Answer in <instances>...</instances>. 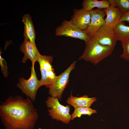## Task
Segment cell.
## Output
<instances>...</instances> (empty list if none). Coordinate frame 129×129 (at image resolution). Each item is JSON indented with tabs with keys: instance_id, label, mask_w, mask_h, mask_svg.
<instances>
[{
	"instance_id": "obj_1",
	"label": "cell",
	"mask_w": 129,
	"mask_h": 129,
	"mask_svg": "<svg viewBox=\"0 0 129 129\" xmlns=\"http://www.w3.org/2000/svg\"><path fill=\"white\" fill-rule=\"evenodd\" d=\"M0 117L5 129H33L38 115L29 98L10 96L0 104Z\"/></svg>"
},
{
	"instance_id": "obj_2",
	"label": "cell",
	"mask_w": 129,
	"mask_h": 129,
	"mask_svg": "<svg viewBox=\"0 0 129 129\" xmlns=\"http://www.w3.org/2000/svg\"><path fill=\"white\" fill-rule=\"evenodd\" d=\"M86 47L82 55L79 58L96 65L111 55L114 48L103 45L93 37L85 42Z\"/></svg>"
},
{
	"instance_id": "obj_3",
	"label": "cell",
	"mask_w": 129,
	"mask_h": 129,
	"mask_svg": "<svg viewBox=\"0 0 129 129\" xmlns=\"http://www.w3.org/2000/svg\"><path fill=\"white\" fill-rule=\"evenodd\" d=\"M56 97L49 96L45 101L49 115L54 119L68 124L71 120L69 113L70 108L69 105L64 106L59 103Z\"/></svg>"
},
{
	"instance_id": "obj_4",
	"label": "cell",
	"mask_w": 129,
	"mask_h": 129,
	"mask_svg": "<svg viewBox=\"0 0 129 129\" xmlns=\"http://www.w3.org/2000/svg\"><path fill=\"white\" fill-rule=\"evenodd\" d=\"M31 68V73L30 77L28 79H25L23 78H20L16 85L23 93L34 102L36 99L37 91L41 86L39 80L37 77L34 65H32Z\"/></svg>"
},
{
	"instance_id": "obj_5",
	"label": "cell",
	"mask_w": 129,
	"mask_h": 129,
	"mask_svg": "<svg viewBox=\"0 0 129 129\" xmlns=\"http://www.w3.org/2000/svg\"><path fill=\"white\" fill-rule=\"evenodd\" d=\"M76 61L73 62L63 72L57 76L49 88L48 94L51 97L60 100L63 93L69 81L71 71L74 69Z\"/></svg>"
},
{
	"instance_id": "obj_6",
	"label": "cell",
	"mask_w": 129,
	"mask_h": 129,
	"mask_svg": "<svg viewBox=\"0 0 129 129\" xmlns=\"http://www.w3.org/2000/svg\"><path fill=\"white\" fill-rule=\"evenodd\" d=\"M55 34L57 36H64L77 38L85 42L88 40L90 37L83 31L79 29L71 22L70 21H63L61 24L57 27Z\"/></svg>"
},
{
	"instance_id": "obj_7",
	"label": "cell",
	"mask_w": 129,
	"mask_h": 129,
	"mask_svg": "<svg viewBox=\"0 0 129 129\" xmlns=\"http://www.w3.org/2000/svg\"><path fill=\"white\" fill-rule=\"evenodd\" d=\"M93 37L101 44L113 48L118 41L114 28L106 24L99 29Z\"/></svg>"
},
{
	"instance_id": "obj_8",
	"label": "cell",
	"mask_w": 129,
	"mask_h": 129,
	"mask_svg": "<svg viewBox=\"0 0 129 129\" xmlns=\"http://www.w3.org/2000/svg\"><path fill=\"white\" fill-rule=\"evenodd\" d=\"M90 12L91 16L90 23L83 31L91 37L105 24L104 17L106 14L103 9L99 8L93 9Z\"/></svg>"
},
{
	"instance_id": "obj_9",
	"label": "cell",
	"mask_w": 129,
	"mask_h": 129,
	"mask_svg": "<svg viewBox=\"0 0 129 129\" xmlns=\"http://www.w3.org/2000/svg\"><path fill=\"white\" fill-rule=\"evenodd\" d=\"M20 49L24 54L22 62L25 63L28 59H29L31 61L32 65H34L40 54L35 44L25 38L23 42L20 46Z\"/></svg>"
},
{
	"instance_id": "obj_10",
	"label": "cell",
	"mask_w": 129,
	"mask_h": 129,
	"mask_svg": "<svg viewBox=\"0 0 129 129\" xmlns=\"http://www.w3.org/2000/svg\"><path fill=\"white\" fill-rule=\"evenodd\" d=\"M70 20L78 28L84 31L90 23L91 16L90 11H86L82 8L80 9H75Z\"/></svg>"
},
{
	"instance_id": "obj_11",
	"label": "cell",
	"mask_w": 129,
	"mask_h": 129,
	"mask_svg": "<svg viewBox=\"0 0 129 129\" xmlns=\"http://www.w3.org/2000/svg\"><path fill=\"white\" fill-rule=\"evenodd\" d=\"M109 0L110 5L103 9L106 15L105 24L114 28L120 22L122 14L119 9L115 5L113 0Z\"/></svg>"
},
{
	"instance_id": "obj_12",
	"label": "cell",
	"mask_w": 129,
	"mask_h": 129,
	"mask_svg": "<svg viewBox=\"0 0 129 129\" xmlns=\"http://www.w3.org/2000/svg\"><path fill=\"white\" fill-rule=\"evenodd\" d=\"M96 98L88 97V96L84 95L81 97H74L71 94L66 101L67 103L74 108L79 107H90L93 103L96 101Z\"/></svg>"
},
{
	"instance_id": "obj_13",
	"label": "cell",
	"mask_w": 129,
	"mask_h": 129,
	"mask_svg": "<svg viewBox=\"0 0 129 129\" xmlns=\"http://www.w3.org/2000/svg\"><path fill=\"white\" fill-rule=\"evenodd\" d=\"M22 22L24 25L23 35L25 38L35 44V32L30 16L28 14L24 15L22 17Z\"/></svg>"
},
{
	"instance_id": "obj_14",
	"label": "cell",
	"mask_w": 129,
	"mask_h": 129,
	"mask_svg": "<svg viewBox=\"0 0 129 129\" xmlns=\"http://www.w3.org/2000/svg\"><path fill=\"white\" fill-rule=\"evenodd\" d=\"M110 4L109 0H84L82 3V8L90 11L95 7L102 9L108 7Z\"/></svg>"
},
{
	"instance_id": "obj_15",
	"label": "cell",
	"mask_w": 129,
	"mask_h": 129,
	"mask_svg": "<svg viewBox=\"0 0 129 129\" xmlns=\"http://www.w3.org/2000/svg\"><path fill=\"white\" fill-rule=\"evenodd\" d=\"M114 28L118 41L121 42L129 39V26L125 25L124 22H120Z\"/></svg>"
},
{
	"instance_id": "obj_16",
	"label": "cell",
	"mask_w": 129,
	"mask_h": 129,
	"mask_svg": "<svg viewBox=\"0 0 129 129\" xmlns=\"http://www.w3.org/2000/svg\"><path fill=\"white\" fill-rule=\"evenodd\" d=\"M73 113L71 115V120L77 117H80L82 115H88L90 116L97 113L96 110L90 107H81L75 108Z\"/></svg>"
},
{
	"instance_id": "obj_17",
	"label": "cell",
	"mask_w": 129,
	"mask_h": 129,
	"mask_svg": "<svg viewBox=\"0 0 129 129\" xmlns=\"http://www.w3.org/2000/svg\"><path fill=\"white\" fill-rule=\"evenodd\" d=\"M53 61V57L51 56L40 55L38 60L40 67H42L47 71L54 70L51 64Z\"/></svg>"
},
{
	"instance_id": "obj_18",
	"label": "cell",
	"mask_w": 129,
	"mask_h": 129,
	"mask_svg": "<svg viewBox=\"0 0 129 129\" xmlns=\"http://www.w3.org/2000/svg\"><path fill=\"white\" fill-rule=\"evenodd\" d=\"M40 67L41 75V79L39 80L40 85L41 86H44L46 87L49 88L52 82L48 76V71L42 67Z\"/></svg>"
},
{
	"instance_id": "obj_19",
	"label": "cell",
	"mask_w": 129,
	"mask_h": 129,
	"mask_svg": "<svg viewBox=\"0 0 129 129\" xmlns=\"http://www.w3.org/2000/svg\"><path fill=\"white\" fill-rule=\"evenodd\" d=\"M115 6L120 10L122 15L129 11V0H113Z\"/></svg>"
},
{
	"instance_id": "obj_20",
	"label": "cell",
	"mask_w": 129,
	"mask_h": 129,
	"mask_svg": "<svg viewBox=\"0 0 129 129\" xmlns=\"http://www.w3.org/2000/svg\"><path fill=\"white\" fill-rule=\"evenodd\" d=\"M123 52L120 57L126 61H129V39L121 42Z\"/></svg>"
},
{
	"instance_id": "obj_21",
	"label": "cell",
	"mask_w": 129,
	"mask_h": 129,
	"mask_svg": "<svg viewBox=\"0 0 129 129\" xmlns=\"http://www.w3.org/2000/svg\"><path fill=\"white\" fill-rule=\"evenodd\" d=\"M0 64L3 75L5 77H7L8 72L7 63L5 60L2 57L1 55L0 56Z\"/></svg>"
},
{
	"instance_id": "obj_22",
	"label": "cell",
	"mask_w": 129,
	"mask_h": 129,
	"mask_svg": "<svg viewBox=\"0 0 129 129\" xmlns=\"http://www.w3.org/2000/svg\"><path fill=\"white\" fill-rule=\"evenodd\" d=\"M126 21L129 23V11L123 14L120 20V22Z\"/></svg>"
}]
</instances>
